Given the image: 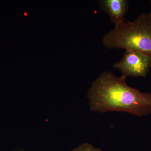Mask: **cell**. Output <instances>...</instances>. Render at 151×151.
Here are the masks:
<instances>
[{"label": "cell", "mask_w": 151, "mask_h": 151, "mask_svg": "<svg viewBox=\"0 0 151 151\" xmlns=\"http://www.w3.org/2000/svg\"><path fill=\"white\" fill-rule=\"evenodd\" d=\"M113 67L127 77H146L151 68V57L139 52L127 50Z\"/></svg>", "instance_id": "3"}, {"label": "cell", "mask_w": 151, "mask_h": 151, "mask_svg": "<svg viewBox=\"0 0 151 151\" xmlns=\"http://www.w3.org/2000/svg\"><path fill=\"white\" fill-rule=\"evenodd\" d=\"M102 42L106 48L138 51L151 57V14L143 13L133 21L116 24Z\"/></svg>", "instance_id": "2"}, {"label": "cell", "mask_w": 151, "mask_h": 151, "mask_svg": "<svg viewBox=\"0 0 151 151\" xmlns=\"http://www.w3.org/2000/svg\"><path fill=\"white\" fill-rule=\"evenodd\" d=\"M127 78L117 77L111 71L99 75L87 93L90 111L125 112L139 117L151 114V93L129 86Z\"/></svg>", "instance_id": "1"}, {"label": "cell", "mask_w": 151, "mask_h": 151, "mask_svg": "<svg viewBox=\"0 0 151 151\" xmlns=\"http://www.w3.org/2000/svg\"><path fill=\"white\" fill-rule=\"evenodd\" d=\"M100 9L104 11L114 24L125 20V16L129 8L127 0H100Z\"/></svg>", "instance_id": "4"}, {"label": "cell", "mask_w": 151, "mask_h": 151, "mask_svg": "<svg viewBox=\"0 0 151 151\" xmlns=\"http://www.w3.org/2000/svg\"><path fill=\"white\" fill-rule=\"evenodd\" d=\"M71 151H103L100 149L94 147L89 143H84Z\"/></svg>", "instance_id": "5"}, {"label": "cell", "mask_w": 151, "mask_h": 151, "mask_svg": "<svg viewBox=\"0 0 151 151\" xmlns=\"http://www.w3.org/2000/svg\"><path fill=\"white\" fill-rule=\"evenodd\" d=\"M150 2H151V1H150ZM150 13L151 14V11L150 12Z\"/></svg>", "instance_id": "6"}]
</instances>
